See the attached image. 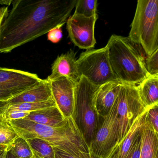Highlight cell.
<instances>
[{
  "instance_id": "52a82bcc",
  "label": "cell",
  "mask_w": 158,
  "mask_h": 158,
  "mask_svg": "<svg viewBox=\"0 0 158 158\" xmlns=\"http://www.w3.org/2000/svg\"><path fill=\"white\" fill-rule=\"evenodd\" d=\"M119 123L114 102L105 117L100 116L95 137L89 146L91 158H111L118 149Z\"/></svg>"
},
{
  "instance_id": "8fae6325",
  "label": "cell",
  "mask_w": 158,
  "mask_h": 158,
  "mask_svg": "<svg viewBox=\"0 0 158 158\" xmlns=\"http://www.w3.org/2000/svg\"><path fill=\"white\" fill-rule=\"evenodd\" d=\"M49 80L56 106L64 118L73 116L74 109L75 89L77 83L64 77Z\"/></svg>"
},
{
  "instance_id": "30bf717a",
  "label": "cell",
  "mask_w": 158,
  "mask_h": 158,
  "mask_svg": "<svg viewBox=\"0 0 158 158\" xmlns=\"http://www.w3.org/2000/svg\"><path fill=\"white\" fill-rule=\"evenodd\" d=\"M42 80L36 74L0 66V90L10 91L15 96L36 85Z\"/></svg>"
},
{
  "instance_id": "d6a6232c",
  "label": "cell",
  "mask_w": 158,
  "mask_h": 158,
  "mask_svg": "<svg viewBox=\"0 0 158 158\" xmlns=\"http://www.w3.org/2000/svg\"><path fill=\"white\" fill-rule=\"evenodd\" d=\"M13 1H10V0H4V1H0V4L2 5H6L7 7L10 5L12 4Z\"/></svg>"
},
{
  "instance_id": "8992f818",
  "label": "cell",
  "mask_w": 158,
  "mask_h": 158,
  "mask_svg": "<svg viewBox=\"0 0 158 158\" xmlns=\"http://www.w3.org/2000/svg\"><path fill=\"white\" fill-rule=\"evenodd\" d=\"M76 64L80 77H84L95 85L101 86L110 82L120 83L112 70L106 46L83 52L77 60Z\"/></svg>"
},
{
  "instance_id": "4316f807",
  "label": "cell",
  "mask_w": 158,
  "mask_h": 158,
  "mask_svg": "<svg viewBox=\"0 0 158 158\" xmlns=\"http://www.w3.org/2000/svg\"><path fill=\"white\" fill-rule=\"evenodd\" d=\"M28 112L20 110L5 111L2 114V117L7 121L24 119L29 114Z\"/></svg>"
},
{
  "instance_id": "83f0119b",
  "label": "cell",
  "mask_w": 158,
  "mask_h": 158,
  "mask_svg": "<svg viewBox=\"0 0 158 158\" xmlns=\"http://www.w3.org/2000/svg\"><path fill=\"white\" fill-rule=\"evenodd\" d=\"M64 25H60L51 30L48 33V40L53 43H57L60 42L63 37L61 27Z\"/></svg>"
},
{
  "instance_id": "d590c367",
  "label": "cell",
  "mask_w": 158,
  "mask_h": 158,
  "mask_svg": "<svg viewBox=\"0 0 158 158\" xmlns=\"http://www.w3.org/2000/svg\"><path fill=\"white\" fill-rule=\"evenodd\" d=\"M6 148H4L3 147H1V146H0V154H1L5 149H6Z\"/></svg>"
},
{
  "instance_id": "484cf974",
  "label": "cell",
  "mask_w": 158,
  "mask_h": 158,
  "mask_svg": "<svg viewBox=\"0 0 158 158\" xmlns=\"http://www.w3.org/2000/svg\"><path fill=\"white\" fill-rule=\"evenodd\" d=\"M141 129V128H140ZM141 131L137 136L131 149L128 152L126 158H139L141 148Z\"/></svg>"
},
{
  "instance_id": "2e32d148",
  "label": "cell",
  "mask_w": 158,
  "mask_h": 158,
  "mask_svg": "<svg viewBox=\"0 0 158 158\" xmlns=\"http://www.w3.org/2000/svg\"><path fill=\"white\" fill-rule=\"evenodd\" d=\"M140 131L141 142L139 158H157L158 157V134L154 131L146 116Z\"/></svg>"
},
{
  "instance_id": "ffe728a7",
  "label": "cell",
  "mask_w": 158,
  "mask_h": 158,
  "mask_svg": "<svg viewBox=\"0 0 158 158\" xmlns=\"http://www.w3.org/2000/svg\"><path fill=\"white\" fill-rule=\"evenodd\" d=\"M2 114L0 115V146L7 149L19 136L10 122L2 117Z\"/></svg>"
},
{
  "instance_id": "e575fe53",
  "label": "cell",
  "mask_w": 158,
  "mask_h": 158,
  "mask_svg": "<svg viewBox=\"0 0 158 158\" xmlns=\"http://www.w3.org/2000/svg\"><path fill=\"white\" fill-rule=\"evenodd\" d=\"M7 158H16L13 156L12 154H11L10 152L8 151V154H7Z\"/></svg>"
},
{
  "instance_id": "1f68e13d",
  "label": "cell",
  "mask_w": 158,
  "mask_h": 158,
  "mask_svg": "<svg viewBox=\"0 0 158 158\" xmlns=\"http://www.w3.org/2000/svg\"><path fill=\"white\" fill-rule=\"evenodd\" d=\"M9 106L8 101H0V112H4Z\"/></svg>"
},
{
  "instance_id": "3957f363",
  "label": "cell",
  "mask_w": 158,
  "mask_h": 158,
  "mask_svg": "<svg viewBox=\"0 0 158 158\" xmlns=\"http://www.w3.org/2000/svg\"><path fill=\"white\" fill-rule=\"evenodd\" d=\"M106 47L112 70L120 83L136 85L150 76L145 52L128 37L112 35Z\"/></svg>"
},
{
  "instance_id": "cb8c5ba5",
  "label": "cell",
  "mask_w": 158,
  "mask_h": 158,
  "mask_svg": "<svg viewBox=\"0 0 158 158\" xmlns=\"http://www.w3.org/2000/svg\"><path fill=\"white\" fill-rule=\"evenodd\" d=\"M146 70L150 76H158V49L150 56L146 57L145 60Z\"/></svg>"
},
{
  "instance_id": "ac0fdd59",
  "label": "cell",
  "mask_w": 158,
  "mask_h": 158,
  "mask_svg": "<svg viewBox=\"0 0 158 158\" xmlns=\"http://www.w3.org/2000/svg\"><path fill=\"white\" fill-rule=\"evenodd\" d=\"M147 110L140 114L133 123L123 140L118 147L116 152V158H126L131 149L137 136L140 132V128L146 118Z\"/></svg>"
},
{
  "instance_id": "ba28073f",
  "label": "cell",
  "mask_w": 158,
  "mask_h": 158,
  "mask_svg": "<svg viewBox=\"0 0 158 158\" xmlns=\"http://www.w3.org/2000/svg\"><path fill=\"white\" fill-rule=\"evenodd\" d=\"M115 102L119 123V147L133 123L146 110L135 85L121 84Z\"/></svg>"
},
{
  "instance_id": "9a60e30c",
  "label": "cell",
  "mask_w": 158,
  "mask_h": 158,
  "mask_svg": "<svg viewBox=\"0 0 158 158\" xmlns=\"http://www.w3.org/2000/svg\"><path fill=\"white\" fill-rule=\"evenodd\" d=\"M24 119L54 128L62 127L67 122L57 106L30 112Z\"/></svg>"
},
{
  "instance_id": "7402d4cb",
  "label": "cell",
  "mask_w": 158,
  "mask_h": 158,
  "mask_svg": "<svg viewBox=\"0 0 158 158\" xmlns=\"http://www.w3.org/2000/svg\"><path fill=\"white\" fill-rule=\"evenodd\" d=\"M56 106L54 99L40 102H25L10 104L6 111L20 110L24 112L34 111L48 107Z\"/></svg>"
},
{
  "instance_id": "e0dca14e",
  "label": "cell",
  "mask_w": 158,
  "mask_h": 158,
  "mask_svg": "<svg viewBox=\"0 0 158 158\" xmlns=\"http://www.w3.org/2000/svg\"><path fill=\"white\" fill-rule=\"evenodd\" d=\"M137 87L139 98L146 110L158 104V76H150Z\"/></svg>"
},
{
  "instance_id": "9c48e42d",
  "label": "cell",
  "mask_w": 158,
  "mask_h": 158,
  "mask_svg": "<svg viewBox=\"0 0 158 158\" xmlns=\"http://www.w3.org/2000/svg\"><path fill=\"white\" fill-rule=\"evenodd\" d=\"M98 14L91 17L73 15L67 20L66 28L69 37L77 47L83 49L93 48L96 44L94 35Z\"/></svg>"
},
{
  "instance_id": "44dd1931",
  "label": "cell",
  "mask_w": 158,
  "mask_h": 158,
  "mask_svg": "<svg viewBox=\"0 0 158 158\" xmlns=\"http://www.w3.org/2000/svg\"><path fill=\"white\" fill-rule=\"evenodd\" d=\"M7 150L16 158H32L34 155L27 140L21 137L17 138Z\"/></svg>"
},
{
  "instance_id": "5b68a950",
  "label": "cell",
  "mask_w": 158,
  "mask_h": 158,
  "mask_svg": "<svg viewBox=\"0 0 158 158\" xmlns=\"http://www.w3.org/2000/svg\"><path fill=\"white\" fill-rule=\"evenodd\" d=\"M100 86L81 76L75 89L73 118L88 145L94 139L100 121L95 107V97Z\"/></svg>"
},
{
  "instance_id": "4fadbf2b",
  "label": "cell",
  "mask_w": 158,
  "mask_h": 158,
  "mask_svg": "<svg viewBox=\"0 0 158 158\" xmlns=\"http://www.w3.org/2000/svg\"><path fill=\"white\" fill-rule=\"evenodd\" d=\"M121 83L110 82L100 86L95 97V107L100 116L109 114L118 96Z\"/></svg>"
},
{
  "instance_id": "f1b7e54d",
  "label": "cell",
  "mask_w": 158,
  "mask_h": 158,
  "mask_svg": "<svg viewBox=\"0 0 158 158\" xmlns=\"http://www.w3.org/2000/svg\"><path fill=\"white\" fill-rule=\"evenodd\" d=\"M53 148L55 152V158H79L57 148Z\"/></svg>"
},
{
  "instance_id": "603a6c76",
  "label": "cell",
  "mask_w": 158,
  "mask_h": 158,
  "mask_svg": "<svg viewBox=\"0 0 158 158\" xmlns=\"http://www.w3.org/2000/svg\"><path fill=\"white\" fill-rule=\"evenodd\" d=\"M97 0H78L74 14L91 17L97 14Z\"/></svg>"
},
{
  "instance_id": "4dcf8cb0",
  "label": "cell",
  "mask_w": 158,
  "mask_h": 158,
  "mask_svg": "<svg viewBox=\"0 0 158 158\" xmlns=\"http://www.w3.org/2000/svg\"><path fill=\"white\" fill-rule=\"evenodd\" d=\"M9 11L8 7L7 6L0 7V26Z\"/></svg>"
},
{
  "instance_id": "6da1fadb",
  "label": "cell",
  "mask_w": 158,
  "mask_h": 158,
  "mask_svg": "<svg viewBox=\"0 0 158 158\" xmlns=\"http://www.w3.org/2000/svg\"><path fill=\"white\" fill-rule=\"evenodd\" d=\"M77 0H15L0 26V53L15 49L64 24Z\"/></svg>"
},
{
  "instance_id": "74e56055",
  "label": "cell",
  "mask_w": 158,
  "mask_h": 158,
  "mask_svg": "<svg viewBox=\"0 0 158 158\" xmlns=\"http://www.w3.org/2000/svg\"><path fill=\"white\" fill-rule=\"evenodd\" d=\"M32 158H39L35 154H34V156H33Z\"/></svg>"
},
{
  "instance_id": "d4e9b609",
  "label": "cell",
  "mask_w": 158,
  "mask_h": 158,
  "mask_svg": "<svg viewBox=\"0 0 158 158\" xmlns=\"http://www.w3.org/2000/svg\"><path fill=\"white\" fill-rule=\"evenodd\" d=\"M146 117L154 131L158 134V104L147 109Z\"/></svg>"
},
{
  "instance_id": "d6986e66",
  "label": "cell",
  "mask_w": 158,
  "mask_h": 158,
  "mask_svg": "<svg viewBox=\"0 0 158 158\" xmlns=\"http://www.w3.org/2000/svg\"><path fill=\"white\" fill-rule=\"evenodd\" d=\"M26 140L34 154L39 158H55L53 147L48 142L39 138Z\"/></svg>"
},
{
  "instance_id": "7c38bea8",
  "label": "cell",
  "mask_w": 158,
  "mask_h": 158,
  "mask_svg": "<svg viewBox=\"0 0 158 158\" xmlns=\"http://www.w3.org/2000/svg\"><path fill=\"white\" fill-rule=\"evenodd\" d=\"M76 53L71 50L58 56L52 66V73L49 80L64 77L77 83L80 79L77 67Z\"/></svg>"
},
{
  "instance_id": "5bb4252c",
  "label": "cell",
  "mask_w": 158,
  "mask_h": 158,
  "mask_svg": "<svg viewBox=\"0 0 158 158\" xmlns=\"http://www.w3.org/2000/svg\"><path fill=\"white\" fill-rule=\"evenodd\" d=\"M50 82L47 78L42 79L39 84L15 96L8 101L9 104L40 102L53 99Z\"/></svg>"
},
{
  "instance_id": "f35d334b",
  "label": "cell",
  "mask_w": 158,
  "mask_h": 158,
  "mask_svg": "<svg viewBox=\"0 0 158 158\" xmlns=\"http://www.w3.org/2000/svg\"><path fill=\"white\" fill-rule=\"evenodd\" d=\"M4 112H0V115H1Z\"/></svg>"
},
{
  "instance_id": "277c9868",
  "label": "cell",
  "mask_w": 158,
  "mask_h": 158,
  "mask_svg": "<svg viewBox=\"0 0 158 158\" xmlns=\"http://www.w3.org/2000/svg\"><path fill=\"white\" fill-rule=\"evenodd\" d=\"M128 37L146 56L158 49V0H139Z\"/></svg>"
},
{
  "instance_id": "f546056e",
  "label": "cell",
  "mask_w": 158,
  "mask_h": 158,
  "mask_svg": "<svg viewBox=\"0 0 158 158\" xmlns=\"http://www.w3.org/2000/svg\"><path fill=\"white\" fill-rule=\"evenodd\" d=\"M14 97L15 95L10 91L0 90V101H9Z\"/></svg>"
},
{
  "instance_id": "ab89813d",
  "label": "cell",
  "mask_w": 158,
  "mask_h": 158,
  "mask_svg": "<svg viewBox=\"0 0 158 158\" xmlns=\"http://www.w3.org/2000/svg\"><path fill=\"white\" fill-rule=\"evenodd\" d=\"M157 158H158V157H157Z\"/></svg>"
},
{
  "instance_id": "836d02e7",
  "label": "cell",
  "mask_w": 158,
  "mask_h": 158,
  "mask_svg": "<svg viewBox=\"0 0 158 158\" xmlns=\"http://www.w3.org/2000/svg\"><path fill=\"white\" fill-rule=\"evenodd\" d=\"M7 154L8 150L6 149L1 154H0V158H7Z\"/></svg>"
},
{
  "instance_id": "8d00e7d4",
  "label": "cell",
  "mask_w": 158,
  "mask_h": 158,
  "mask_svg": "<svg viewBox=\"0 0 158 158\" xmlns=\"http://www.w3.org/2000/svg\"><path fill=\"white\" fill-rule=\"evenodd\" d=\"M116 152H117V151H116V152L114 153V154L112 156L111 158H116Z\"/></svg>"
},
{
  "instance_id": "7a4b0ae2",
  "label": "cell",
  "mask_w": 158,
  "mask_h": 158,
  "mask_svg": "<svg viewBox=\"0 0 158 158\" xmlns=\"http://www.w3.org/2000/svg\"><path fill=\"white\" fill-rule=\"evenodd\" d=\"M62 127L54 128L24 119L9 121L19 137L25 139L39 138L53 148L79 158H91L89 147L73 116L66 118Z\"/></svg>"
}]
</instances>
